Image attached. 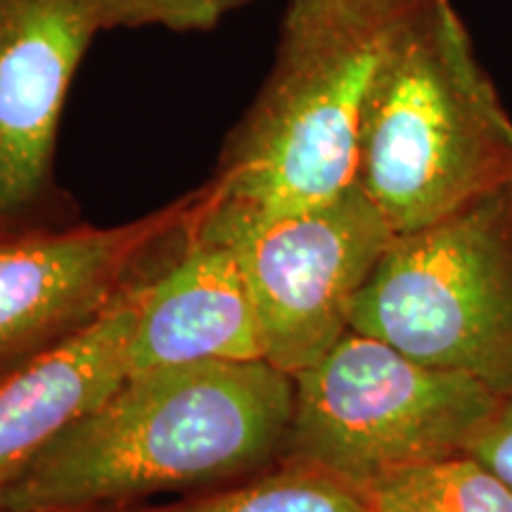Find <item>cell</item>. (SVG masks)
<instances>
[{"label": "cell", "instance_id": "6da1fadb", "mask_svg": "<svg viewBox=\"0 0 512 512\" xmlns=\"http://www.w3.org/2000/svg\"><path fill=\"white\" fill-rule=\"evenodd\" d=\"M427 0H290L271 72L185 233L228 242L356 185L366 107Z\"/></svg>", "mask_w": 512, "mask_h": 512}, {"label": "cell", "instance_id": "7a4b0ae2", "mask_svg": "<svg viewBox=\"0 0 512 512\" xmlns=\"http://www.w3.org/2000/svg\"><path fill=\"white\" fill-rule=\"evenodd\" d=\"M294 377L264 361H207L124 377L0 489V508L86 512L247 475L283 458Z\"/></svg>", "mask_w": 512, "mask_h": 512}, {"label": "cell", "instance_id": "3957f363", "mask_svg": "<svg viewBox=\"0 0 512 512\" xmlns=\"http://www.w3.org/2000/svg\"><path fill=\"white\" fill-rule=\"evenodd\" d=\"M356 183L394 235L512 183V114L453 0H427L382 69Z\"/></svg>", "mask_w": 512, "mask_h": 512}, {"label": "cell", "instance_id": "277c9868", "mask_svg": "<svg viewBox=\"0 0 512 512\" xmlns=\"http://www.w3.org/2000/svg\"><path fill=\"white\" fill-rule=\"evenodd\" d=\"M503 401L477 377L427 366L349 330L294 375L283 458L316 465L363 491L392 470L475 453Z\"/></svg>", "mask_w": 512, "mask_h": 512}, {"label": "cell", "instance_id": "5b68a950", "mask_svg": "<svg viewBox=\"0 0 512 512\" xmlns=\"http://www.w3.org/2000/svg\"><path fill=\"white\" fill-rule=\"evenodd\" d=\"M351 330L512 394V183L396 233L358 292Z\"/></svg>", "mask_w": 512, "mask_h": 512}, {"label": "cell", "instance_id": "8992f818", "mask_svg": "<svg viewBox=\"0 0 512 512\" xmlns=\"http://www.w3.org/2000/svg\"><path fill=\"white\" fill-rule=\"evenodd\" d=\"M392 238L356 183L335 200L223 242L238 254L264 361L294 377L328 354L351 330L358 292Z\"/></svg>", "mask_w": 512, "mask_h": 512}, {"label": "cell", "instance_id": "52a82bcc", "mask_svg": "<svg viewBox=\"0 0 512 512\" xmlns=\"http://www.w3.org/2000/svg\"><path fill=\"white\" fill-rule=\"evenodd\" d=\"M190 211L183 202L119 228L0 238V368L91 323L121 292L126 268Z\"/></svg>", "mask_w": 512, "mask_h": 512}, {"label": "cell", "instance_id": "ba28073f", "mask_svg": "<svg viewBox=\"0 0 512 512\" xmlns=\"http://www.w3.org/2000/svg\"><path fill=\"white\" fill-rule=\"evenodd\" d=\"M100 31V0H0V216L41 195L64 100Z\"/></svg>", "mask_w": 512, "mask_h": 512}, {"label": "cell", "instance_id": "9c48e42d", "mask_svg": "<svg viewBox=\"0 0 512 512\" xmlns=\"http://www.w3.org/2000/svg\"><path fill=\"white\" fill-rule=\"evenodd\" d=\"M138 297L140 287L121 290L91 323L5 373L0 380V489L124 382Z\"/></svg>", "mask_w": 512, "mask_h": 512}, {"label": "cell", "instance_id": "30bf717a", "mask_svg": "<svg viewBox=\"0 0 512 512\" xmlns=\"http://www.w3.org/2000/svg\"><path fill=\"white\" fill-rule=\"evenodd\" d=\"M259 328L238 254L188 233L169 273L140 285L128 375L207 361H261Z\"/></svg>", "mask_w": 512, "mask_h": 512}, {"label": "cell", "instance_id": "8fae6325", "mask_svg": "<svg viewBox=\"0 0 512 512\" xmlns=\"http://www.w3.org/2000/svg\"><path fill=\"white\" fill-rule=\"evenodd\" d=\"M363 496L373 512H512V486L475 453L392 470Z\"/></svg>", "mask_w": 512, "mask_h": 512}, {"label": "cell", "instance_id": "7c38bea8", "mask_svg": "<svg viewBox=\"0 0 512 512\" xmlns=\"http://www.w3.org/2000/svg\"><path fill=\"white\" fill-rule=\"evenodd\" d=\"M147 512H373L368 498L330 472L283 458L280 467L235 489Z\"/></svg>", "mask_w": 512, "mask_h": 512}, {"label": "cell", "instance_id": "4fadbf2b", "mask_svg": "<svg viewBox=\"0 0 512 512\" xmlns=\"http://www.w3.org/2000/svg\"><path fill=\"white\" fill-rule=\"evenodd\" d=\"M249 0H100L102 29L209 31Z\"/></svg>", "mask_w": 512, "mask_h": 512}, {"label": "cell", "instance_id": "5bb4252c", "mask_svg": "<svg viewBox=\"0 0 512 512\" xmlns=\"http://www.w3.org/2000/svg\"><path fill=\"white\" fill-rule=\"evenodd\" d=\"M475 456L512 486V394L505 396L501 413L486 437L479 441Z\"/></svg>", "mask_w": 512, "mask_h": 512}, {"label": "cell", "instance_id": "9a60e30c", "mask_svg": "<svg viewBox=\"0 0 512 512\" xmlns=\"http://www.w3.org/2000/svg\"><path fill=\"white\" fill-rule=\"evenodd\" d=\"M0 512H19V510H10V508H0Z\"/></svg>", "mask_w": 512, "mask_h": 512}]
</instances>
